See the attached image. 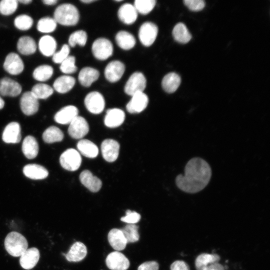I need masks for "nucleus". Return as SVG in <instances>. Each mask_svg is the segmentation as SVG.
Returning a JSON list of instances; mask_svg holds the SVG:
<instances>
[{
	"mask_svg": "<svg viewBox=\"0 0 270 270\" xmlns=\"http://www.w3.org/2000/svg\"><path fill=\"white\" fill-rule=\"evenodd\" d=\"M4 246L10 255L18 257L20 256L28 249V243L23 235L16 232H12L5 238Z\"/></svg>",
	"mask_w": 270,
	"mask_h": 270,
	"instance_id": "nucleus-3",
	"label": "nucleus"
},
{
	"mask_svg": "<svg viewBox=\"0 0 270 270\" xmlns=\"http://www.w3.org/2000/svg\"><path fill=\"white\" fill-rule=\"evenodd\" d=\"M158 33L157 26L150 22L143 23L140 28L138 37L140 42L146 46H150L154 42Z\"/></svg>",
	"mask_w": 270,
	"mask_h": 270,
	"instance_id": "nucleus-7",
	"label": "nucleus"
},
{
	"mask_svg": "<svg viewBox=\"0 0 270 270\" xmlns=\"http://www.w3.org/2000/svg\"><path fill=\"white\" fill-rule=\"evenodd\" d=\"M148 98L144 92H138L132 96V98L127 104V111L130 114H138L142 112L147 106Z\"/></svg>",
	"mask_w": 270,
	"mask_h": 270,
	"instance_id": "nucleus-13",
	"label": "nucleus"
},
{
	"mask_svg": "<svg viewBox=\"0 0 270 270\" xmlns=\"http://www.w3.org/2000/svg\"><path fill=\"white\" fill-rule=\"evenodd\" d=\"M126 215L121 218L120 220L128 224H135L138 222L141 218L138 213L135 211H132L130 210H126Z\"/></svg>",
	"mask_w": 270,
	"mask_h": 270,
	"instance_id": "nucleus-47",
	"label": "nucleus"
},
{
	"mask_svg": "<svg viewBox=\"0 0 270 270\" xmlns=\"http://www.w3.org/2000/svg\"><path fill=\"white\" fill-rule=\"evenodd\" d=\"M38 47L41 53L45 56H52L56 48L55 39L50 36H44L39 41Z\"/></svg>",
	"mask_w": 270,
	"mask_h": 270,
	"instance_id": "nucleus-32",
	"label": "nucleus"
},
{
	"mask_svg": "<svg viewBox=\"0 0 270 270\" xmlns=\"http://www.w3.org/2000/svg\"><path fill=\"white\" fill-rule=\"evenodd\" d=\"M84 102L87 110L94 114L101 113L105 106L104 98L98 92L88 93L85 97Z\"/></svg>",
	"mask_w": 270,
	"mask_h": 270,
	"instance_id": "nucleus-8",
	"label": "nucleus"
},
{
	"mask_svg": "<svg viewBox=\"0 0 270 270\" xmlns=\"http://www.w3.org/2000/svg\"><path fill=\"white\" fill-rule=\"evenodd\" d=\"M172 36L178 42L186 44L192 38V35L185 24L182 22L177 24L172 32Z\"/></svg>",
	"mask_w": 270,
	"mask_h": 270,
	"instance_id": "nucleus-34",
	"label": "nucleus"
},
{
	"mask_svg": "<svg viewBox=\"0 0 270 270\" xmlns=\"http://www.w3.org/2000/svg\"><path fill=\"white\" fill-rule=\"evenodd\" d=\"M63 138L62 132L59 128L54 126L48 128L42 134L44 140L48 144L60 142Z\"/></svg>",
	"mask_w": 270,
	"mask_h": 270,
	"instance_id": "nucleus-36",
	"label": "nucleus"
},
{
	"mask_svg": "<svg viewBox=\"0 0 270 270\" xmlns=\"http://www.w3.org/2000/svg\"><path fill=\"white\" fill-rule=\"evenodd\" d=\"M37 99H46L54 92L53 88L45 84H38L34 85L30 91Z\"/></svg>",
	"mask_w": 270,
	"mask_h": 270,
	"instance_id": "nucleus-37",
	"label": "nucleus"
},
{
	"mask_svg": "<svg viewBox=\"0 0 270 270\" xmlns=\"http://www.w3.org/2000/svg\"><path fill=\"white\" fill-rule=\"evenodd\" d=\"M125 119L124 112L117 108L109 109L104 118V124L108 128H114L120 126Z\"/></svg>",
	"mask_w": 270,
	"mask_h": 270,
	"instance_id": "nucleus-19",
	"label": "nucleus"
},
{
	"mask_svg": "<svg viewBox=\"0 0 270 270\" xmlns=\"http://www.w3.org/2000/svg\"><path fill=\"white\" fill-rule=\"evenodd\" d=\"M77 148L81 154L88 158H94L98 154V146L88 140H80L78 142Z\"/></svg>",
	"mask_w": 270,
	"mask_h": 270,
	"instance_id": "nucleus-31",
	"label": "nucleus"
},
{
	"mask_svg": "<svg viewBox=\"0 0 270 270\" xmlns=\"http://www.w3.org/2000/svg\"><path fill=\"white\" fill-rule=\"evenodd\" d=\"M212 169L204 159L195 157L190 159L184 168V174L176 178V186L182 191L194 194L202 190L208 184Z\"/></svg>",
	"mask_w": 270,
	"mask_h": 270,
	"instance_id": "nucleus-1",
	"label": "nucleus"
},
{
	"mask_svg": "<svg viewBox=\"0 0 270 270\" xmlns=\"http://www.w3.org/2000/svg\"><path fill=\"white\" fill-rule=\"evenodd\" d=\"M4 105V102L2 98L0 96V110L2 109Z\"/></svg>",
	"mask_w": 270,
	"mask_h": 270,
	"instance_id": "nucleus-54",
	"label": "nucleus"
},
{
	"mask_svg": "<svg viewBox=\"0 0 270 270\" xmlns=\"http://www.w3.org/2000/svg\"><path fill=\"white\" fill-rule=\"evenodd\" d=\"M18 2H20V3H22L23 4H28L30 3L32 0H17Z\"/></svg>",
	"mask_w": 270,
	"mask_h": 270,
	"instance_id": "nucleus-53",
	"label": "nucleus"
},
{
	"mask_svg": "<svg viewBox=\"0 0 270 270\" xmlns=\"http://www.w3.org/2000/svg\"><path fill=\"white\" fill-rule=\"evenodd\" d=\"M43 3L46 5H54L57 2V0H44L42 1Z\"/></svg>",
	"mask_w": 270,
	"mask_h": 270,
	"instance_id": "nucleus-52",
	"label": "nucleus"
},
{
	"mask_svg": "<svg viewBox=\"0 0 270 270\" xmlns=\"http://www.w3.org/2000/svg\"><path fill=\"white\" fill-rule=\"evenodd\" d=\"M120 150L118 142L112 139L104 140L101 144V151L104 158L108 162H114L118 158Z\"/></svg>",
	"mask_w": 270,
	"mask_h": 270,
	"instance_id": "nucleus-12",
	"label": "nucleus"
},
{
	"mask_svg": "<svg viewBox=\"0 0 270 270\" xmlns=\"http://www.w3.org/2000/svg\"><path fill=\"white\" fill-rule=\"evenodd\" d=\"M156 2L155 0H136L134 6L137 12L145 15L153 10Z\"/></svg>",
	"mask_w": 270,
	"mask_h": 270,
	"instance_id": "nucleus-41",
	"label": "nucleus"
},
{
	"mask_svg": "<svg viewBox=\"0 0 270 270\" xmlns=\"http://www.w3.org/2000/svg\"><path fill=\"white\" fill-rule=\"evenodd\" d=\"M81 183L92 192H97L100 189L102 182L88 170H83L80 175Z\"/></svg>",
	"mask_w": 270,
	"mask_h": 270,
	"instance_id": "nucleus-22",
	"label": "nucleus"
},
{
	"mask_svg": "<svg viewBox=\"0 0 270 270\" xmlns=\"http://www.w3.org/2000/svg\"><path fill=\"white\" fill-rule=\"evenodd\" d=\"M52 68L49 65H42L37 67L33 72L34 78L38 81L44 82L50 79L53 74Z\"/></svg>",
	"mask_w": 270,
	"mask_h": 270,
	"instance_id": "nucleus-38",
	"label": "nucleus"
},
{
	"mask_svg": "<svg viewBox=\"0 0 270 270\" xmlns=\"http://www.w3.org/2000/svg\"><path fill=\"white\" fill-rule=\"evenodd\" d=\"M108 240L112 247L117 251L126 247L127 242L120 229L112 228L108 234Z\"/></svg>",
	"mask_w": 270,
	"mask_h": 270,
	"instance_id": "nucleus-23",
	"label": "nucleus"
},
{
	"mask_svg": "<svg viewBox=\"0 0 270 270\" xmlns=\"http://www.w3.org/2000/svg\"><path fill=\"white\" fill-rule=\"evenodd\" d=\"M113 46L108 40L100 38L96 40L92 46L94 56L99 60H106L109 58L113 53Z\"/></svg>",
	"mask_w": 270,
	"mask_h": 270,
	"instance_id": "nucleus-4",
	"label": "nucleus"
},
{
	"mask_svg": "<svg viewBox=\"0 0 270 270\" xmlns=\"http://www.w3.org/2000/svg\"><path fill=\"white\" fill-rule=\"evenodd\" d=\"M118 18L123 23L132 24L138 17V12L134 5L126 3L122 5L118 12Z\"/></svg>",
	"mask_w": 270,
	"mask_h": 270,
	"instance_id": "nucleus-21",
	"label": "nucleus"
},
{
	"mask_svg": "<svg viewBox=\"0 0 270 270\" xmlns=\"http://www.w3.org/2000/svg\"><path fill=\"white\" fill-rule=\"evenodd\" d=\"M20 106L24 114L27 116L32 115L38 110V99L32 94L31 92H26L20 98Z\"/></svg>",
	"mask_w": 270,
	"mask_h": 270,
	"instance_id": "nucleus-14",
	"label": "nucleus"
},
{
	"mask_svg": "<svg viewBox=\"0 0 270 270\" xmlns=\"http://www.w3.org/2000/svg\"><path fill=\"white\" fill-rule=\"evenodd\" d=\"M70 50L69 46L64 44L60 50L52 55V60L56 64H61L68 56Z\"/></svg>",
	"mask_w": 270,
	"mask_h": 270,
	"instance_id": "nucleus-46",
	"label": "nucleus"
},
{
	"mask_svg": "<svg viewBox=\"0 0 270 270\" xmlns=\"http://www.w3.org/2000/svg\"><path fill=\"white\" fill-rule=\"evenodd\" d=\"M170 270H190L188 264L182 260H176L170 266Z\"/></svg>",
	"mask_w": 270,
	"mask_h": 270,
	"instance_id": "nucleus-50",
	"label": "nucleus"
},
{
	"mask_svg": "<svg viewBox=\"0 0 270 270\" xmlns=\"http://www.w3.org/2000/svg\"><path fill=\"white\" fill-rule=\"evenodd\" d=\"M99 76L100 72L97 70L91 67H84L80 70L78 78L82 86L88 87L98 78Z\"/></svg>",
	"mask_w": 270,
	"mask_h": 270,
	"instance_id": "nucleus-25",
	"label": "nucleus"
},
{
	"mask_svg": "<svg viewBox=\"0 0 270 270\" xmlns=\"http://www.w3.org/2000/svg\"><path fill=\"white\" fill-rule=\"evenodd\" d=\"M22 92V86L17 82L8 78L0 79V94L3 96H16Z\"/></svg>",
	"mask_w": 270,
	"mask_h": 270,
	"instance_id": "nucleus-16",
	"label": "nucleus"
},
{
	"mask_svg": "<svg viewBox=\"0 0 270 270\" xmlns=\"http://www.w3.org/2000/svg\"><path fill=\"white\" fill-rule=\"evenodd\" d=\"M183 2L189 10L194 12L202 10L206 4L202 0H184Z\"/></svg>",
	"mask_w": 270,
	"mask_h": 270,
	"instance_id": "nucleus-48",
	"label": "nucleus"
},
{
	"mask_svg": "<svg viewBox=\"0 0 270 270\" xmlns=\"http://www.w3.org/2000/svg\"><path fill=\"white\" fill-rule=\"evenodd\" d=\"M76 80L72 76L64 75L58 78L54 82L53 87L58 92L64 94L74 87Z\"/></svg>",
	"mask_w": 270,
	"mask_h": 270,
	"instance_id": "nucleus-29",
	"label": "nucleus"
},
{
	"mask_svg": "<svg viewBox=\"0 0 270 270\" xmlns=\"http://www.w3.org/2000/svg\"><path fill=\"white\" fill-rule=\"evenodd\" d=\"M138 228V226L136 224H128L120 229L126 239L127 244L135 242L138 240L140 236Z\"/></svg>",
	"mask_w": 270,
	"mask_h": 270,
	"instance_id": "nucleus-39",
	"label": "nucleus"
},
{
	"mask_svg": "<svg viewBox=\"0 0 270 270\" xmlns=\"http://www.w3.org/2000/svg\"><path fill=\"white\" fill-rule=\"evenodd\" d=\"M115 1L116 2H122V0H116Z\"/></svg>",
	"mask_w": 270,
	"mask_h": 270,
	"instance_id": "nucleus-56",
	"label": "nucleus"
},
{
	"mask_svg": "<svg viewBox=\"0 0 270 270\" xmlns=\"http://www.w3.org/2000/svg\"><path fill=\"white\" fill-rule=\"evenodd\" d=\"M60 162L64 169L69 171H75L80 166L82 158L76 150L69 148L61 154Z\"/></svg>",
	"mask_w": 270,
	"mask_h": 270,
	"instance_id": "nucleus-6",
	"label": "nucleus"
},
{
	"mask_svg": "<svg viewBox=\"0 0 270 270\" xmlns=\"http://www.w3.org/2000/svg\"><path fill=\"white\" fill-rule=\"evenodd\" d=\"M159 266L156 261L146 262L141 264L138 270H158Z\"/></svg>",
	"mask_w": 270,
	"mask_h": 270,
	"instance_id": "nucleus-49",
	"label": "nucleus"
},
{
	"mask_svg": "<svg viewBox=\"0 0 270 270\" xmlns=\"http://www.w3.org/2000/svg\"><path fill=\"white\" fill-rule=\"evenodd\" d=\"M87 254L86 246L81 242H76L71 246L65 255L66 260L70 262H78L82 260Z\"/></svg>",
	"mask_w": 270,
	"mask_h": 270,
	"instance_id": "nucleus-24",
	"label": "nucleus"
},
{
	"mask_svg": "<svg viewBox=\"0 0 270 270\" xmlns=\"http://www.w3.org/2000/svg\"><path fill=\"white\" fill-rule=\"evenodd\" d=\"M204 270H225V268L218 262H216L210 264Z\"/></svg>",
	"mask_w": 270,
	"mask_h": 270,
	"instance_id": "nucleus-51",
	"label": "nucleus"
},
{
	"mask_svg": "<svg viewBox=\"0 0 270 270\" xmlns=\"http://www.w3.org/2000/svg\"><path fill=\"white\" fill-rule=\"evenodd\" d=\"M106 263L111 270H126L130 266L128 258L118 251L110 253L106 258Z\"/></svg>",
	"mask_w": 270,
	"mask_h": 270,
	"instance_id": "nucleus-10",
	"label": "nucleus"
},
{
	"mask_svg": "<svg viewBox=\"0 0 270 270\" xmlns=\"http://www.w3.org/2000/svg\"><path fill=\"white\" fill-rule=\"evenodd\" d=\"M125 71L124 64L119 60H113L106 66L104 74L106 79L111 82L119 80Z\"/></svg>",
	"mask_w": 270,
	"mask_h": 270,
	"instance_id": "nucleus-11",
	"label": "nucleus"
},
{
	"mask_svg": "<svg viewBox=\"0 0 270 270\" xmlns=\"http://www.w3.org/2000/svg\"><path fill=\"white\" fill-rule=\"evenodd\" d=\"M79 18V12L77 8L70 4L60 5L54 12V20L63 26H74L78 22Z\"/></svg>",
	"mask_w": 270,
	"mask_h": 270,
	"instance_id": "nucleus-2",
	"label": "nucleus"
},
{
	"mask_svg": "<svg viewBox=\"0 0 270 270\" xmlns=\"http://www.w3.org/2000/svg\"><path fill=\"white\" fill-rule=\"evenodd\" d=\"M146 85V80L144 76L140 72L133 73L128 78L124 87V90L126 94L132 96L136 94L142 92Z\"/></svg>",
	"mask_w": 270,
	"mask_h": 270,
	"instance_id": "nucleus-5",
	"label": "nucleus"
},
{
	"mask_svg": "<svg viewBox=\"0 0 270 270\" xmlns=\"http://www.w3.org/2000/svg\"><path fill=\"white\" fill-rule=\"evenodd\" d=\"M18 6L16 0H2L0 2V13L5 16L12 14L16 10Z\"/></svg>",
	"mask_w": 270,
	"mask_h": 270,
	"instance_id": "nucleus-44",
	"label": "nucleus"
},
{
	"mask_svg": "<svg viewBox=\"0 0 270 270\" xmlns=\"http://www.w3.org/2000/svg\"><path fill=\"white\" fill-rule=\"evenodd\" d=\"M56 27V22L54 18L45 17L39 20L37 29L42 32L48 33L54 32Z\"/></svg>",
	"mask_w": 270,
	"mask_h": 270,
	"instance_id": "nucleus-42",
	"label": "nucleus"
},
{
	"mask_svg": "<svg viewBox=\"0 0 270 270\" xmlns=\"http://www.w3.org/2000/svg\"><path fill=\"white\" fill-rule=\"evenodd\" d=\"M22 151L28 159L35 158L38 152V145L36 139L32 136H26L22 144Z\"/></svg>",
	"mask_w": 270,
	"mask_h": 270,
	"instance_id": "nucleus-28",
	"label": "nucleus"
},
{
	"mask_svg": "<svg viewBox=\"0 0 270 270\" xmlns=\"http://www.w3.org/2000/svg\"><path fill=\"white\" fill-rule=\"evenodd\" d=\"M118 46L124 50H129L134 47L136 40L134 36L125 30L118 32L115 37Z\"/></svg>",
	"mask_w": 270,
	"mask_h": 270,
	"instance_id": "nucleus-30",
	"label": "nucleus"
},
{
	"mask_svg": "<svg viewBox=\"0 0 270 270\" xmlns=\"http://www.w3.org/2000/svg\"><path fill=\"white\" fill-rule=\"evenodd\" d=\"M40 258V252L36 248L27 249L20 256V263L25 270H30L37 264Z\"/></svg>",
	"mask_w": 270,
	"mask_h": 270,
	"instance_id": "nucleus-18",
	"label": "nucleus"
},
{
	"mask_svg": "<svg viewBox=\"0 0 270 270\" xmlns=\"http://www.w3.org/2000/svg\"><path fill=\"white\" fill-rule=\"evenodd\" d=\"M180 82L181 78L178 74L175 72H170L162 78V86L165 92L172 94L177 90Z\"/></svg>",
	"mask_w": 270,
	"mask_h": 270,
	"instance_id": "nucleus-27",
	"label": "nucleus"
},
{
	"mask_svg": "<svg viewBox=\"0 0 270 270\" xmlns=\"http://www.w3.org/2000/svg\"><path fill=\"white\" fill-rule=\"evenodd\" d=\"M4 68L9 74L17 75L22 72L24 65L22 60L18 54L11 52L6 58Z\"/></svg>",
	"mask_w": 270,
	"mask_h": 270,
	"instance_id": "nucleus-15",
	"label": "nucleus"
},
{
	"mask_svg": "<svg viewBox=\"0 0 270 270\" xmlns=\"http://www.w3.org/2000/svg\"><path fill=\"white\" fill-rule=\"evenodd\" d=\"M75 57L72 56H69L60 64V70L66 74H71L76 72L77 70V67L75 64Z\"/></svg>",
	"mask_w": 270,
	"mask_h": 270,
	"instance_id": "nucleus-45",
	"label": "nucleus"
},
{
	"mask_svg": "<svg viewBox=\"0 0 270 270\" xmlns=\"http://www.w3.org/2000/svg\"><path fill=\"white\" fill-rule=\"evenodd\" d=\"M17 48L20 54L24 55H30L35 52L36 45L32 38L24 36L19 38L17 44Z\"/></svg>",
	"mask_w": 270,
	"mask_h": 270,
	"instance_id": "nucleus-33",
	"label": "nucleus"
},
{
	"mask_svg": "<svg viewBox=\"0 0 270 270\" xmlns=\"http://www.w3.org/2000/svg\"><path fill=\"white\" fill-rule=\"evenodd\" d=\"M220 260V256L217 254H202L198 256L196 259V270H204L210 264L218 262Z\"/></svg>",
	"mask_w": 270,
	"mask_h": 270,
	"instance_id": "nucleus-35",
	"label": "nucleus"
},
{
	"mask_svg": "<svg viewBox=\"0 0 270 270\" xmlns=\"http://www.w3.org/2000/svg\"><path fill=\"white\" fill-rule=\"evenodd\" d=\"M82 2L85 4H90L96 1V0H82Z\"/></svg>",
	"mask_w": 270,
	"mask_h": 270,
	"instance_id": "nucleus-55",
	"label": "nucleus"
},
{
	"mask_svg": "<svg viewBox=\"0 0 270 270\" xmlns=\"http://www.w3.org/2000/svg\"><path fill=\"white\" fill-rule=\"evenodd\" d=\"M88 130L89 126L86 119L78 116L70 124L68 133L72 138L80 139L85 136Z\"/></svg>",
	"mask_w": 270,
	"mask_h": 270,
	"instance_id": "nucleus-9",
	"label": "nucleus"
},
{
	"mask_svg": "<svg viewBox=\"0 0 270 270\" xmlns=\"http://www.w3.org/2000/svg\"><path fill=\"white\" fill-rule=\"evenodd\" d=\"M33 24L32 18L26 14H22L18 16L14 20L15 26L20 30H26L30 29Z\"/></svg>",
	"mask_w": 270,
	"mask_h": 270,
	"instance_id": "nucleus-43",
	"label": "nucleus"
},
{
	"mask_svg": "<svg viewBox=\"0 0 270 270\" xmlns=\"http://www.w3.org/2000/svg\"><path fill=\"white\" fill-rule=\"evenodd\" d=\"M88 38L86 32L83 30H78L72 32L69 37L68 44L71 47L76 44L84 46L86 44Z\"/></svg>",
	"mask_w": 270,
	"mask_h": 270,
	"instance_id": "nucleus-40",
	"label": "nucleus"
},
{
	"mask_svg": "<svg viewBox=\"0 0 270 270\" xmlns=\"http://www.w3.org/2000/svg\"><path fill=\"white\" fill-rule=\"evenodd\" d=\"M2 138L6 143L16 144L21 140V129L20 124L16 122H12L5 128Z\"/></svg>",
	"mask_w": 270,
	"mask_h": 270,
	"instance_id": "nucleus-17",
	"label": "nucleus"
},
{
	"mask_svg": "<svg viewBox=\"0 0 270 270\" xmlns=\"http://www.w3.org/2000/svg\"><path fill=\"white\" fill-rule=\"evenodd\" d=\"M78 110L74 106L62 108L54 116L55 121L60 124H70L78 116Z\"/></svg>",
	"mask_w": 270,
	"mask_h": 270,
	"instance_id": "nucleus-20",
	"label": "nucleus"
},
{
	"mask_svg": "<svg viewBox=\"0 0 270 270\" xmlns=\"http://www.w3.org/2000/svg\"><path fill=\"white\" fill-rule=\"evenodd\" d=\"M24 174L32 180H42L46 178L48 172L44 166L36 164H28L23 168Z\"/></svg>",
	"mask_w": 270,
	"mask_h": 270,
	"instance_id": "nucleus-26",
	"label": "nucleus"
}]
</instances>
